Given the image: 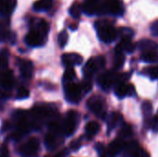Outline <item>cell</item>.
<instances>
[{"label": "cell", "instance_id": "27", "mask_svg": "<svg viewBox=\"0 0 158 157\" xmlns=\"http://www.w3.org/2000/svg\"><path fill=\"white\" fill-rule=\"evenodd\" d=\"M125 62V56L123 53H115V57H114V62L113 66L115 69H119L122 68Z\"/></svg>", "mask_w": 158, "mask_h": 157}, {"label": "cell", "instance_id": "3", "mask_svg": "<svg viewBox=\"0 0 158 157\" xmlns=\"http://www.w3.org/2000/svg\"><path fill=\"white\" fill-rule=\"evenodd\" d=\"M87 106L98 118H100L102 119H106V112L105 110V102H104L103 98H101L100 96H97V95L91 97L87 101Z\"/></svg>", "mask_w": 158, "mask_h": 157}, {"label": "cell", "instance_id": "31", "mask_svg": "<svg viewBox=\"0 0 158 157\" xmlns=\"http://www.w3.org/2000/svg\"><path fill=\"white\" fill-rule=\"evenodd\" d=\"M142 109H143V113L144 115L145 118H149L152 115L153 112V105L151 104V102L149 101H144L142 105Z\"/></svg>", "mask_w": 158, "mask_h": 157}, {"label": "cell", "instance_id": "16", "mask_svg": "<svg viewBox=\"0 0 158 157\" xmlns=\"http://www.w3.org/2000/svg\"><path fill=\"white\" fill-rule=\"evenodd\" d=\"M123 148H124V143L119 140H116L109 144L107 148V155L108 157H117V155Z\"/></svg>", "mask_w": 158, "mask_h": 157}, {"label": "cell", "instance_id": "37", "mask_svg": "<svg viewBox=\"0 0 158 157\" xmlns=\"http://www.w3.org/2000/svg\"><path fill=\"white\" fill-rule=\"evenodd\" d=\"M0 157H9L8 148L6 144H3L0 148Z\"/></svg>", "mask_w": 158, "mask_h": 157}, {"label": "cell", "instance_id": "22", "mask_svg": "<svg viewBox=\"0 0 158 157\" xmlns=\"http://www.w3.org/2000/svg\"><path fill=\"white\" fill-rule=\"evenodd\" d=\"M115 93L118 98H124L128 95V85L125 84V82L117 83V86L115 87Z\"/></svg>", "mask_w": 158, "mask_h": 157}, {"label": "cell", "instance_id": "26", "mask_svg": "<svg viewBox=\"0 0 158 157\" xmlns=\"http://www.w3.org/2000/svg\"><path fill=\"white\" fill-rule=\"evenodd\" d=\"M82 11H83L82 10V6L81 4L77 3V2L72 4V6L69 8V14L74 19H79L81 17Z\"/></svg>", "mask_w": 158, "mask_h": 157}, {"label": "cell", "instance_id": "29", "mask_svg": "<svg viewBox=\"0 0 158 157\" xmlns=\"http://www.w3.org/2000/svg\"><path fill=\"white\" fill-rule=\"evenodd\" d=\"M133 131H132V128L131 125L129 124H124L121 127V130L119 131V136H121V138H129L132 135Z\"/></svg>", "mask_w": 158, "mask_h": 157}, {"label": "cell", "instance_id": "21", "mask_svg": "<svg viewBox=\"0 0 158 157\" xmlns=\"http://www.w3.org/2000/svg\"><path fill=\"white\" fill-rule=\"evenodd\" d=\"M53 5L52 0H38L34 3L33 7L35 10L38 11H44V10H48Z\"/></svg>", "mask_w": 158, "mask_h": 157}, {"label": "cell", "instance_id": "46", "mask_svg": "<svg viewBox=\"0 0 158 157\" xmlns=\"http://www.w3.org/2000/svg\"><path fill=\"white\" fill-rule=\"evenodd\" d=\"M1 1H2V0H0V2H1Z\"/></svg>", "mask_w": 158, "mask_h": 157}, {"label": "cell", "instance_id": "9", "mask_svg": "<svg viewBox=\"0 0 158 157\" xmlns=\"http://www.w3.org/2000/svg\"><path fill=\"white\" fill-rule=\"evenodd\" d=\"M45 41L46 37L34 29H31V31L25 36V43L32 47L42 46L44 44Z\"/></svg>", "mask_w": 158, "mask_h": 157}, {"label": "cell", "instance_id": "11", "mask_svg": "<svg viewBox=\"0 0 158 157\" xmlns=\"http://www.w3.org/2000/svg\"><path fill=\"white\" fill-rule=\"evenodd\" d=\"M124 149L131 157H150V155L145 150L141 148L138 143L134 141L124 143Z\"/></svg>", "mask_w": 158, "mask_h": 157}, {"label": "cell", "instance_id": "40", "mask_svg": "<svg viewBox=\"0 0 158 157\" xmlns=\"http://www.w3.org/2000/svg\"><path fill=\"white\" fill-rule=\"evenodd\" d=\"M136 94V91L134 88L133 84H129L128 85V95L129 96H134Z\"/></svg>", "mask_w": 158, "mask_h": 157}, {"label": "cell", "instance_id": "32", "mask_svg": "<svg viewBox=\"0 0 158 157\" xmlns=\"http://www.w3.org/2000/svg\"><path fill=\"white\" fill-rule=\"evenodd\" d=\"M81 87L82 89V92H84V93H88L89 92H91V90L93 88L92 79H90V78H84L82 83L81 84Z\"/></svg>", "mask_w": 158, "mask_h": 157}, {"label": "cell", "instance_id": "42", "mask_svg": "<svg viewBox=\"0 0 158 157\" xmlns=\"http://www.w3.org/2000/svg\"><path fill=\"white\" fill-rule=\"evenodd\" d=\"M81 147V142L80 141H75L71 143V149L72 150H78Z\"/></svg>", "mask_w": 158, "mask_h": 157}, {"label": "cell", "instance_id": "41", "mask_svg": "<svg viewBox=\"0 0 158 157\" xmlns=\"http://www.w3.org/2000/svg\"><path fill=\"white\" fill-rule=\"evenodd\" d=\"M11 128V123L9 121H4L3 126H2V130L3 131H6Z\"/></svg>", "mask_w": 158, "mask_h": 157}, {"label": "cell", "instance_id": "33", "mask_svg": "<svg viewBox=\"0 0 158 157\" xmlns=\"http://www.w3.org/2000/svg\"><path fill=\"white\" fill-rule=\"evenodd\" d=\"M8 38V29L6 25L0 21V42H4Z\"/></svg>", "mask_w": 158, "mask_h": 157}, {"label": "cell", "instance_id": "25", "mask_svg": "<svg viewBox=\"0 0 158 157\" xmlns=\"http://www.w3.org/2000/svg\"><path fill=\"white\" fill-rule=\"evenodd\" d=\"M8 50L4 48L0 50V69H6L8 67Z\"/></svg>", "mask_w": 158, "mask_h": 157}, {"label": "cell", "instance_id": "14", "mask_svg": "<svg viewBox=\"0 0 158 157\" xmlns=\"http://www.w3.org/2000/svg\"><path fill=\"white\" fill-rule=\"evenodd\" d=\"M19 71L23 78L25 79L31 78L32 71H33V65L30 60H26V59L19 60Z\"/></svg>", "mask_w": 158, "mask_h": 157}, {"label": "cell", "instance_id": "1", "mask_svg": "<svg viewBox=\"0 0 158 157\" xmlns=\"http://www.w3.org/2000/svg\"><path fill=\"white\" fill-rule=\"evenodd\" d=\"M98 38L104 43H112L118 36V31L106 20H97L94 24Z\"/></svg>", "mask_w": 158, "mask_h": 157}, {"label": "cell", "instance_id": "38", "mask_svg": "<svg viewBox=\"0 0 158 157\" xmlns=\"http://www.w3.org/2000/svg\"><path fill=\"white\" fill-rule=\"evenodd\" d=\"M151 32L154 36H158V20H156L151 26Z\"/></svg>", "mask_w": 158, "mask_h": 157}, {"label": "cell", "instance_id": "17", "mask_svg": "<svg viewBox=\"0 0 158 157\" xmlns=\"http://www.w3.org/2000/svg\"><path fill=\"white\" fill-rule=\"evenodd\" d=\"M121 121H122V116L119 113H117V112L111 113L107 118L108 130H111L115 129Z\"/></svg>", "mask_w": 158, "mask_h": 157}, {"label": "cell", "instance_id": "4", "mask_svg": "<svg viewBox=\"0 0 158 157\" xmlns=\"http://www.w3.org/2000/svg\"><path fill=\"white\" fill-rule=\"evenodd\" d=\"M82 95V89L81 85L69 82L65 86V97L67 101L72 104H77L81 99Z\"/></svg>", "mask_w": 158, "mask_h": 157}, {"label": "cell", "instance_id": "10", "mask_svg": "<svg viewBox=\"0 0 158 157\" xmlns=\"http://www.w3.org/2000/svg\"><path fill=\"white\" fill-rule=\"evenodd\" d=\"M106 13H109L113 16H122L124 13V6L119 0H108L104 4Z\"/></svg>", "mask_w": 158, "mask_h": 157}, {"label": "cell", "instance_id": "2", "mask_svg": "<svg viewBox=\"0 0 158 157\" xmlns=\"http://www.w3.org/2000/svg\"><path fill=\"white\" fill-rule=\"evenodd\" d=\"M105 65H106V59L103 56H96L91 57L86 63L85 68H83L84 78L92 79L94 73L102 69L105 67Z\"/></svg>", "mask_w": 158, "mask_h": 157}, {"label": "cell", "instance_id": "20", "mask_svg": "<svg viewBox=\"0 0 158 157\" xmlns=\"http://www.w3.org/2000/svg\"><path fill=\"white\" fill-rule=\"evenodd\" d=\"M57 134L58 133H56V132H52L50 131L48 134H46L45 136V140H44V143H45V145L48 149H54L56 148V140H57Z\"/></svg>", "mask_w": 158, "mask_h": 157}, {"label": "cell", "instance_id": "23", "mask_svg": "<svg viewBox=\"0 0 158 157\" xmlns=\"http://www.w3.org/2000/svg\"><path fill=\"white\" fill-rule=\"evenodd\" d=\"M118 35L121 37V40H131L134 36V31L132 29L128 27H121L118 31Z\"/></svg>", "mask_w": 158, "mask_h": 157}, {"label": "cell", "instance_id": "24", "mask_svg": "<svg viewBox=\"0 0 158 157\" xmlns=\"http://www.w3.org/2000/svg\"><path fill=\"white\" fill-rule=\"evenodd\" d=\"M141 58L143 61L147 62V63L156 62L158 60V53L156 51L143 52V54H142V56H141Z\"/></svg>", "mask_w": 158, "mask_h": 157}, {"label": "cell", "instance_id": "18", "mask_svg": "<svg viewBox=\"0 0 158 157\" xmlns=\"http://www.w3.org/2000/svg\"><path fill=\"white\" fill-rule=\"evenodd\" d=\"M100 130V126L97 122L95 121H91L89 122L86 126H85V132H86V136L87 138L93 139L99 131Z\"/></svg>", "mask_w": 158, "mask_h": 157}, {"label": "cell", "instance_id": "35", "mask_svg": "<svg viewBox=\"0 0 158 157\" xmlns=\"http://www.w3.org/2000/svg\"><path fill=\"white\" fill-rule=\"evenodd\" d=\"M148 75L153 80H158V67H153L148 68Z\"/></svg>", "mask_w": 158, "mask_h": 157}, {"label": "cell", "instance_id": "19", "mask_svg": "<svg viewBox=\"0 0 158 157\" xmlns=\"http://www.w3.org/2000/svg\"><path fill=\"white\" fill-rule=\"evenodd\" d=\"M32 29L36 30L41 34L47 37V34H48V31H49V24H48V22L46 20H44L43 19H40L35 22L34 27Z\"/></svg>", "mask_w": 158, "mask_h": 157}, {"label": "cell", "instance_id": "28", "mask_svg": "<svg viewBox=\"0 0 158 157\" xmlns=\"http://www.w3.org/2000/svg\"><path fill=\"white\" fill-rule=\"evenodd\" d=\"M75 77H76V72H75L74 68L72 67H69V68H67V69L64 72L63 81L66 82V83L71 82L75 79Z\"/></svg>", "mask_w": 158, "mask_h": 157}, {"label": "cell", "instance_id": "12", "mask_svg": "<svg viewBox=\"0 0 158 157\" xmlns=\"http://www.w3.org/2000/svg\"><path fill=\"white\" fill-rule=\"evenodd\" d=\"M62 63L65 67H74L77 65H81L82 63V56L77 53H69V54H64L61 57Z\"/></svg>", "mask_w": 158, "mask_h": 157}, {"label": "cell", "instance_id": "8", "mask_svg": "<svg viewBox=\"0 0 158 157\" xmlns=\"http://www.w3.org/2000/svg\"><path fill=\"white\" fill-rule=\"evenodd\" d=\"M82 10L84 11L85 14L89 16L95 15V14L101 15L106 13L104 4L103 5L99 4L97 0H87L82 5Z\"/></svg>", "mask_w": 158, "mask_h": 157}, {"label": "cell", "instance_id": "6", "mask_svg": "<svg viewBox=\"0 0 158 157\" xmlns=\"http://www.w3.org/2000/svg\"><path fill=\"white\" fill-rule=\"evenodd\" d=\"M77 119L78 114L76 111L70 110L68 112L63 125V131L66 134V136H71L75 132L77 127Z\"/></svg>", "mask_w": 158, "mask_h": 157}, {"label": "cell", "instance_id": "15", "mask_svg": "<svg viewBox=\"0 0 158 157\" xmlns=\"http://www.w3.org/2000/svg\"><path fill=\"white\" fill-rule=\"evenodd\" d=\"M0 84L3 89L10 90L13 87L14 84V77H13V72L9 69L6 70L0 79Z\"/></svg>", "mask_w": 158, "mask_h": 157}, {"label": "cell", "instance_id": "39", "mask_svg": "<svg viewBox=\"0 0 158 157\" xmlns=\"http://www.w3.org/2000/svg\"><path fill=\"white\" fill-rule=\"evenodd\" d=\"M151 127L154 132H158V116L155 117V118L153 119Z\"/></svg>", "mask_w": 158, "mask_h": 157}, {"label": "cell", "instance_id": "30", "mask_svg": "<svg viewBox=\"0 0 158 157\" xmlns=\"http://www.w3.org/2000/svg\"><path fill=\"white\" fill-rule=\"evenodd\" d=\"M69 41V34L66 31H62L59 32L58 36H57V42L58 44L61 48H64L66 46V44L68 43Z\"/></svg>", "mask_w": 158, "mask_h": 157}, {"label": "cell", "instance_id": "7", "mask_svg": "<svg viewBox=\"0 0 158 157\" xmlns=\"http://www.w3.org/2000/svg\"><path fill=\"white\" fill-rule=\"evenodd\" d=\"M39 150V143L35 138L28 140L20 148V154L24 157H37Z\"/></svg>", "mask_w": 158, "mask_h": 157}, {"label": "cell", "instance_id": "34", "mask_svg": "<svg viewBox=\"0 0 158 157\" xmlns=\"http://www.w3.org/2000/svg\"><path fill=\"white\" fill-rule=\"evenodd\" d=\"M30 95V92L25 87H20L17 93V99H25Z\"/></svg>", "mask_w": 158, "mask_h": 157}, {"label": "cell", "instance_id": "5", "mask_svg": "<svg viewBox=\"0 0 158 157\" xmlns=\"http://www.w3.org/2000/svg\"><path fill=\"white\" fill-rule=\"evenodd\" d=\"M118 81V74L112 70L104 72L98 78V84L105 91H108L115 84H117Z\"/></svg>", "mask_w": 158, "mask_h": 157}, {"label": "cell", "instance_id": "13", "mask_svg": "<svg viewBox=\"0 0 158 157\" xmlns=\"http://www.w3.org/2000/svg\"><path fill=\"white\" fill-rule=\"evenodd\" d=\"M136 47L143 52H150V51H156L158 49V44L153 40L143 39L136 43Z\"/></svg>", "mask_w": 158, "mask_h": 157}, {"label": "cell", "instance_id": "43", "mask_svg": "<svg viewBox=\"0 0 158 157\" xmlns=\"http://www.w3.org/2000/svg\"><path fill=\"white\" fill-rule=\"evenodd\" d=\"M68 150L67 149H64V150H62L60 153H58L57 155H56L55 157H67L68 156Z\"/></svg>", "mask_w": 158, "mask_h": 157}, {"label": "cell", "instance_id": "44", "mask_svg": "<svg viewBox=\"0 0 158 157\" xmlns=\"http://www.w3.org/2000/svg\"><path fill=\"white\" fill-rule=\"evenodd\" d=\"M77 27H78L77 25H73V24H71V25H69V28H70V29H71L72 31H75V30L77 29Z\"/></svg>", "mask_w": 158, "mask_h": 157}, {"label": "cell", "instance_id": "36", "mask_svg": "<svg viewBox=\"0 0 158 157\" xmlns=\"http://www.w3.org/2000/svg\"><path fill=\"white\" fill-rule=\"evenodd\" d=\"M11 96V93L9 92V90L6 89H1L0 90V100H6Z\"/></svg>", "mask_w": 158, "mask_h": 157}, {"label": "cell", "instance_id": "47", "mask_svg": "<svg viewBox=\"0 0 158 157\" xmlns=\"http://www.w3.org/2000/svg\"><path fill=\"white\" fill-rule=\"evenodd\" d=\"M101 157H105V156H101Z\"/></svg>", "mask_w": 158, "mask_h": 157}, {"label": "cell", "instance_id": "45", "mask_svg": "<svg viewBox=\"0 0 158 157\" xmlns=\"http://www.w3.org/2000/svg\"><path fill=\"white\" fill-rule=\"evenodd\" d=\"M2 74H3V73H2V72L0 71V79H1V76H2Z\"/></svg>", "mask_w": 158, "mask_h": 157}]
</instances>
